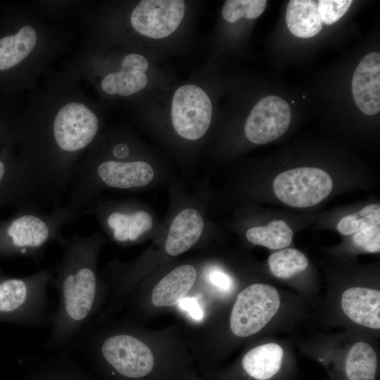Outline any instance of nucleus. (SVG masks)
Masks as SVG:
<instances>
[{
  "mask_svg": "<svg viewBox=\"0 0 380 380\" xmlns=\"http://www.w3.org/2000/svg\"><path fill=\"white\" fill-rule=\"evenodd\" d=\"M340 308L353 324L374 331L380 329V291L379 289L354 286L343 291Z\"/></svg>",
  "mask_w": 380,
  "mask_h": 380,
  "instance_id": "obj_15",
  "label": "nucleus"
},
{
  "mask_svg": "<svg viewBox=\"0 0 380 380\" xmlns=\"http://www.w3.org/2000/svg\"><path fill=\"white\" fill-rule=\"evenodd\" d=\"M351 0L317 1L318 12L322 23L329 25L337 22L348 11Z\"/></svg>",
  "mask_w": 380,
  "mask_h": 380,
  "instance_id": "obj_26",
  "label": "nucleus"
},
{
  "mask_svg": "<svg viewBox=\"0 0 380 380\" xmlns=\"http://www.w3.org/2000/svg\"><path fill=\"white\" fill-rule=\"evenodd\" d=\"M178 303L179 307L186 310L194 319L201 320L203 318V312L197 298L194 297H184Z\"/></svg>",
  "mask_w": 380,
  "mask_h": 380,
  "instance_id": "obj_28",
  "label": "nucleus"
},
{
  "mask_svg": "<svg viewBox=\"0 0 380 380\" xmlns=\"http://www.w3.org/2000/svg\"><path fill=\"white\" fill-rule=\"evenodd\" d=\"M204 227L203 218L195 208L181 210L170 226L165 250L170 256H177L191 248L201 237Z\"/></svg>",
  "mask_w": 380,
  "mask_h": 380,
  "instance_id": "obj_19",
  "label": "nucleus"
},
{
  "mask_svg": "<svg viewBox=\"0 0 380 380\" xmlns=\"http://www.w3.org/2000/svg\"><path fill=\"white\" fill-rule=\"evenodd\" d=\"M212 113L210 99L201 87L185 84L175 91L171 118L175 130L182 138L196 140L203 137L210 127Z\"/></svg>",
  "mask_w": 380,
  "mask_h": 380,
  "instance_id": "obj_10",
  "label": "nucleus"
},
{
  "mask_svg": "<svg viewBox=\"0 0 380 380\" xmlns=\"http://www.w3.org/2000/svg\"><path fill=\"white\" fill-rule=\"evenodd\" d=\"M80 347L97 357L113 376L125 380H175L160 369L149 346L126 331L98 334L84 329Z\"/></svg>",
  "mask_w": 380,
  "mask_h": 380,
  "instance_id": "obj_5",
  "label": "nucleus"
},
{
  "mask_svg": "<svg viewBox=\"0 0 380 380\" xmlns=\"http://www.w3.org/2000/svg\"><path fill=\"white\" fill-rule=\"evenodd\" d=\"M11 99L0 98V209L32 205L37 196L19 156V110Z\"/></svg>",
  "mask_w": 380,
  "mask_h": 380,
  "instance_id": "obj_6",
  "label": "nucleus"
},
{
  "mask_svg": "<svg viewBox=\"0 0 380 380\" xmlns=\"http://www.w3.org/2000/svg\"><path fill=\"white\" fill-rule=\"evenodd\" d=\"M291 119V108L284 99L266 96L251 111L245 124V134L255 144L272 142L287 130Z\"/></svg>",
  "mask_w": 380,
  "mask_h": 380,
  "instance_id": "obj_13",
  "label": "nucleus"
},
{
  "mask_svg": "<svg viewBox=\"0 0 380 380\" xmlns=\"http://www.w3.org/2000/svg\"><path fill=\"white\" fill-rule=\"evenodd\" d=\"M210 282L223 291H228L232 286L231 277L220 270H214L210 274Z\"/></svg>",
  "mask_w": 380,
  "mask_h": 380,
  "instance_id": "obj_29",
  "label": "nucleus"
},
{
  "mask_svg": "<svg viewBox=\"0 0 380 380\" xmlns=\"http://www.w3.org/2000/svg\"><path fill=\"white\" fill-rule=\"evenodd\" d=\"M78 76L74 70L51 80L19 110L22 164L37 194L53 208L62 206L79 163L100 134V118Z\"/></svg>",
  "mask_w": 380,
  "mask_h": 380,
  "instance_id": "obj_1",
  "label": "nucleus"
},
{
  "mask_svg": "<svg viewBox=\"0 0 380 380\" xmlns=\"http://www.w3.org/2000/svg\"><path fill=\"white\" fill-rule=\"evenodd\" d=\"M279 291L273 286L254 283L241 291L229 315V329L239 338L262 331L277 316L281 307Z\"/></svg>",
  "mask_w": 380,
  "mask_h": 380,
  "instance_id": "obj_8",
  "label": "nucleus"
},
{
  "mask_svg": "<svg viewBox=\"0 0 380 380\" xmlns=\"http://www.w3.org/2000/svg\"><path fill=\"white\" fill-rule=\"evenodd\" d=\"M53 277L46 269L21 278L0 277V314L30 327L50 324L47 290Z\"/></svg>",
  "mask_w": 380,
  "mask_h": 380,
  "instance_id": "obj_7",
  "label": "nucleus"
},
{
  "mask_svg": "<svg viewBox=\"0 0 380 380\" xmlns=\"http://www.w3.org/2000/svg\"><path fill=\"white\" fill-rule=\"evenodd\" d=\"M273 191L283 203L294 208L319 203L331 193L333 182L324 170L300 167L279 173L273 181Z\"/></svg>",
  "mask_w": 380,
  "mask_h": 380,
  "instance_id": "obj_9",
  "label": "nucleus"
},
{
  "mask_svg": "<svg viewBox=\"0 0 380 380\" xmlns=\"http://www.w3.org/2000/svg\"><path fill=\"white\" fill-rule=\"evenodd\" d=\"M352 93L358 108L368 115L380 110V54L366 55L357 66L352 79Z\"/></svg>",
  "mask_w": 380,
  "mask_h": 380,
  "instance_id": "obj_16",
  "label": "nucleus"
},
{
  "mask_svg": "<svg viewBox=\"0 0 380 380\" xmlns=\"http://www.w3.org/2000/svg\"><path fill=\"white\" fill-rule=\"evenodd\" d=\"M267 5L265 0H227L224 4L222 14L231 23L241 18L254 19L259 17Z\"/></svg>",
  "mask_w": 380,
  "mask_h": 380,
  "instance_id": "obj_25",
  "label": "nucleus"
},
{
  "mask_svg": "<svg viewBox=\"0 0 380 380\" xmlns=\"http://www.w3.org/2000/svg\"><path fill=\"white\" fill-rule=\"evenodd\" d=\"M286 354L283 346L267 342L248 350L242 357L237 370L239 379L276 380L286 367Z\"/></svg>",
  "mask_w": 380,
  "mask_h": 380,
  "instance_id": "obj_14",
  "label": "nucleus"
},
{
  "mask_svg": "<svg viewBox=\"0 0 380 380\" xmlns=\"http://www.w3.org/2000/svg\"><path fill=\"white\" fill-rule=\"evenodd\" d=\"M82 215H93L116 242H134L153 226L151 215L144 210L130 209L119 203L91 206Z\"/></svg>",
  "mask_w": 380,
  "mask_h": 380,
  "instance_id": "obj_11",
  "label": "nucleus"
},
{
  "mask_svg": "<svg viewBox=\"0 0 380 380\" xmlns=\"http://www.w3.org/2000/svg\"><path fill=\"white\" fill-rule=\"evenodd\" d=\"M380 224L379 204H369L357 213L342 217L337 224V230L348 236L364 229Z\"/></svg>",
  "mask_w": 380,
  "mask_h": 380,
  "instance_id": "obj_24",
  "label": "nucleus"
},
{
  "mask_svg": "<svg viewBox=\"0 0 380 380\" xmlns=\"http://www.w3.org/2000/svg\"><path fill=\"white\" fill-rule=\"evenodd\" d=\"M353 243L362 251L376 253L380 251V227L373 226L357 232L353 236Z\"/></svg>",
  "mask_w": 380,
  "mask_h": 380,
  "instance_id": "obj_27",
  "label": "nucleus"
},
{
  "mask_svg": "<svg viewBox=\"0 0 380 380\" xmlns=\"http://www.w3.org/2000/svg\"><path fill=\"white\" fill-rule=\"evenodd\" d=\"M28 8L13 3L0 13V94L12 96L30 87L61 49V41Z\"/></svg>",
  "mask_w": 380,
  "mask_h": 380,
  "instance_id": "obj_3",
  "label": "nucleus"
},
{
  "mask_svg": "<svg viewBox=\"0 0 380 380\" xmlns=\"http://www.w3.org/2000/svg\"><path fill=\"white\" fill-rule=\"evenodd\" d=\"M248 241L272 250L287 248L292 242L293 232L283 220H273L265 226L250 228L246 232Z\"/></svg>",
  "mask_w": 380,
  "mask_h": 380,
  "instance_id": "obj_22",
  "label": "nucleus"
},
{
  "mask_svg": "<svg viewBox=\"0 0 380 380\" xmlns=\"http://www.w3.org/2000/svg\"><path fill=\"white\" fill-rule=\"evenodd\" d=\"M75 220L67 206L43 213L33 205L18 208L10 217L0 220V255L30 257L38 260L52 242L61 244L62 229Z\"/></svg>",
  "mask_w": 380,
  "mask_h": 380,
  "instance_id": "obj_4",
  "label": "nucleus"
},
{
  "mask_svg": "<svg viewBox=\"0 0 380 380\" xmlns=\"http://www.w3.org/2000/svg\"><path fill=\"white\" fill-rule=\"evenodd\" d=\"M267 262L272 274L281 279H290L308 266L307 257L293 248H285L272 253Z\"/></svg>",
  "mask_w": 380,
  "mask_h": 380,
  "instance_id": "obj_23",
  "label": "nucleus"
},
{
  "mask_svg": "<svg viewBox=\"0 0 380 380\" xmlns=\"http://www.w3.org/2000/svg\"><path fill=\"white\" fill-rule=\"evenodd\" d=\"M184 13L185 4L182 0H142L132 10L129 22L139 34L162 39L177 29Z\"/></svg>",
  "mask_w": 380,
  "mask_h": 380,
  "instance_id": "obj_12",
  "label": "nucleus"
},
{
  "mask_svg": "<svg viewBox=\"0 0 380 380\" xmlns=\"http://www.w3.org/2000/svg\"><path fill=\"white\" fill-rule=\"evenodd\" d=\"M286 22L290 32L297 37L317 35L322 29L317 1L291 0L286 8Z\"/></svg>",
  "mask_w": 380,
  "mask_h": 380,
  "instance_id": "obj_21",
  "label": "nucleus"
},
{
  "mask_svg": "<svg viewBox=\"0 0 380 380\" xmlns=\"http://www.w3.org/2000/svg\"><path fill=\"white\" fill-rule=\"evenodd\" d=\"M103 243L101 234L96 232L86 236L75 234L60 244L63 253L51 282L58 293V305L51 313L44 349L66 348L98 312L102 284L97 263Z\"/></svg>",
  "mask_w": 380,
  "mask_h": 380,
  "instance_id": "obj_2",
  "label": "nucleus"
},
{
  "mask_svg": "<svg viewBox=\"0 0 380 380\" xmlns=\"http://www.w3.org/2000/svg\"><path fill=\"white\" fill-rule=\"evenodd\" d=\"M196 277V270L191 265H182L173 269L153 289L152 303L156 307L172 306L178 303L192 288Z\"/></svg>",
  "mask_w": 380,
  "mask_h": 380,
  "instance_id": "obj_20",
  "label": "nucleus"
},
{
  "mask_svg": "<svg viewBox=\"0 0 380 380\" xmlns=\"http://www.w3.org/2000/svg\"><path fill=\"white\" fill-rule=\"evenodd\" d=\"M379 369L378 355L366 341H357L346 350L335 366V380H376Z\"/></svg>",
  "mask_w": 380,
  "mask_h": 380,
  "instance_id": "obj_18",
  "label": "nucleus"
},
{
  "mask_svg": "<svg viewBox=\"0 0 380 380\" xmlns=\"http://www.w3.org/2000/svg\"><path fill=\"white\" fill-rule=\"evenodd\" d=\"M148 68V62L144 56L128 53L123 58L120 70L103 76L99 87L107 95L131 96L146 87L148 79L145 72Z\"/></svg>",
  "mask_w": 380,
  "mask_h": 380,
  "instance_id": "obj_17",
  "label": "nucleus"
}]
</instances>
